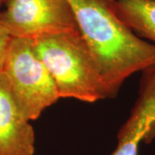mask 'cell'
Here are the masks:
<instances>
[{
	"label": "cell",
	"mask_w": 155,
	"mask_h": 155,
	"mask_svg": "<svg viewBox=\"0 0 155 155\" xmlns=\"http://www.w3.org/2000/svg\"><path fill=\"white\" fill-rule=\"evenodd\" d=\"M80 35L102 78L106 98L115 97L134 73L155 64V45L121 19L114 0H68Z\"/></svg>",
	"instance_id": "1"
},
{
	"label": "cell",
	"mask_w": 155,
	"mask_h": 155,
	"mask_svg": "<svg viewBox=\"0 0 155 155\" xmlns=\"http://www.w3.org/2000/svg\"><path fill=\"white\" fill-rule=\"evenodd\" d=\"M36 54L54 79L61 98L95 103L106 98L102 78L79 33L31 39Z\"/></svg>",
	"instance_id": "2"
},
{
	"label": "cell",
	"mask_w": 155,
	"mask_h": 155,
	"mask_svg": "<svg viewBox=\"0 0 155 155\" xmlns=\"http://www.w3.org/2000/svg\"><path fill=\"white\" fill-rule=\"evenodd\" d=\"M2 73L17 107L30 122L61 98L54 79L34 49L31 39L11 38Z\"/></svg>",
	"instance_id": "3"
},
{
	"label": "cell",
	"mask_w": 155,
	"mask_h": 155,
	"mask_svg": "<svg viewBox=\"0 0 155 155\" xmlns=\"http://www.w3.org/2000/svg\"><path fill=\"white\" fill-rule=\"evenodd\" d=\"M0 22L11 37L79 33L68 0H6Z\"/></svg>",
	"instance_id": "4"
},
{
	"label": "cell",
	"mask_w": 155,
	"mask_h": 155,
	"mask_svg": "<svg viewBox=\"0 0 155 155\" xmlns=\"http://www.w3.org/2000/svg\"><path fill=\"white\" fill-rule=\"evenodd\" d=\"M35 132L0 73V155H34Z\"/></svg>",
	"instance_id": "5"
},
{
	"label": "cell",
	"mask_w": 155,
	"mask_h": 155,
	"mask_svg": "<svg viewBox=\"0 0 155 155\" xmlns=\"http://www.w3.org/2000/svg\"><path fill=\"white\" fill-rule=\"evenodd\" d=\"M114 6L134 33L155 45V0H114Z\"/></svg>",
	"instance_id": "6"
},
{
	"label": "cell",
	"mask_w": 155,
	"mask_h": 155,
	"mask_svg": "<svg viewBox=\"0 0 155 155\" xmlns=\"http://www.w3.org/2000/svg\"><path fill=\"white\" fill-rule=\"evenodd\" d=\"M11 38L12 37L10 35V34L7 32V30L0 22V73L2 72L6 53L11 43Z\"/></svg>",
	"instance_id": "7"
},
{
	"label": "cell",
	"mask_w": 155,
	"mask_h": 155,
	"mask_svg": "<svg viewBox=\"0 0 155 155\" xmlns=\"http://www.w3.org/2000/svg\"><path fill=\"white\" fill-rule=\"evenodd\" d=\"M5 1L6 0H0V9H1L3 6L5 5Z\"/></svg>",
	"instance_id": "8"
}]
</instances>
